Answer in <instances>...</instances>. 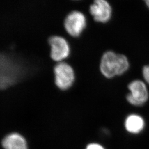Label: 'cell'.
I'll return each instance as SVG.
<instances>
[{"label":"cell","instance_id":"obj_8","mask_svg":"<svg viewBox=\"0 0 149 149\" xmlns=\"http://www.w3.org/2000/svg\"><path fill=\"white\" fill-rule=\"evenodd\" d=\"M124 126L129 133L138 134L144 129L145 121L141 116L132 114L129 115L125 119Z\"/></svg>","mask_w":149,"mask_h":149},{"label":"cell","instance_id":"obj_11","mask_svg":"<svg viewBox=\"0 0 149 149\" xmlns=\"http://www.w3.org/2000/svg\"><path fill=\"white\" fill-rule=\"evenodd\" d=\"M145 4H146V6L148 7L149 8V0H146V1H145Z\"/></svg>","mask_w":149,"mask_h":149},{"label":"cell","instance_id":"obj_6","mask_svg":"<svg viewBox=\"0 0 149 149\" xmlns=\"http://www.w3.org/2000/svg\"><path fill=\"white\" fill-rule=\"evenodd\" d=\"M89 11L93 19L100 23H107L112 17V7L106 0L95 1L90 6Z\"/></svg>","mask_w":149,"mask_h":149},{"label":"cell","instance_id":"obj_10","mask_svg":"<svg viewBox=\"0 0 149 149\" xmlns=\"http://www.w3.org/2000/svg\"><path fill=\"white\" fill-rule=\"evenodd\" d=\"M86 149H104V148L100 144L91 143L87 145Z\"/></svg>","mask_w":149,"mask_h":149},{"label":"cell","instance_id":"obj_3","mask_svg":"<svg viewBox=\"0 0 149 149\" xmlns=\"http://www.w3.org/2000/svg\"><path fill=\"white\" fill-rule=\"evenodd\" d=\"M87 18L83 12L72 10L66 16L64 22L65 30L70 37H80L87 27Z\"/></svg>","mask_w":149,"mask_h":149},{"label":"cell","instance_id":"obj_2","mask_svg":"<svg viewBox=\"0 0 149 149\" xmlns=\"http://www.w3.org/2000/svg\"><path fill=\"white\" fill-rule=\"evenodd\" d=\"M55 83L60 90L70 89L76 81L74 68L67 61L56 63L54 68Z\"/></svg>","mask_w":149,"mask_h":149},{"label":"cell","instance_id":"obj_9","mask_svg":"<svg viewBox=\"0 0 149 149\" xmlns=\"http://www.w3.org/2000/svg\"><path fill=\"white\" fill-rule=\"evenodd\" d=\"M143 76L145 82L149 85V65H146L143 68Z\"/></svg>","mask_w":149,"mask_h":149},{"label":"cell","instance_id":"obj_1","mask_svg":"<svg viewBox=\"0 0 149 149\" xmlns=\"http://www.w3.org/2000/svg\"><path fill=\"white\" fill-rule=\"evenodd\" d=\"M129 68V60L124 55L107 51L102 56L100 65V71L107 79L124 74Z\"/></svg>","mask_w":149,"mask_h":149},{"label":"cell","instance_id":"obj_4","mask_svg":"<svg viewBox=\"0 0 149 149\" xmlns=\"http://www.w3.org/2000/svg\"><path fill=\"white\" fill-rule=\"evenodd\" d=\"M50 56L56 63L61 62L69 58L71 46L68 39L63 36L54 35L49 39Z\"/></svg>","mask_w":149,"mask_h":149},{"label":"cell","instance_id":"obj_5","mask_svg":"<svg viewBox=\"0 0 149 149\" xmlns=\"http://www.w3.org/2000/svg\"><path fill=\"white\" fill-rule=\"evenodd\" d=\"M129 93L127 96L128 102L135 106H141L149 99V91L145 83L141 80L133 81L128 85Z\"/></svg>","mask_w":149,"mask_h":149},{"label":"cell","instance_id":"obj_7","mask_svg":"<svg viewBox=\"0 0 149 149\" xmlns=\"http://www.w3.org/2000/svg\"><path fill=\"white\" fill-rule=\"evenodd\" d=\"M2 144L5 149H27L26 140L17 133L7 135L2 140Z\"/></svg>","mask_w":149,"mask_h":149}]
</instances>
